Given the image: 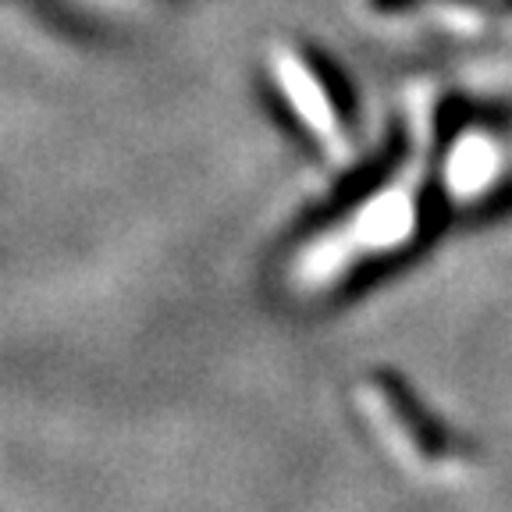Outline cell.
<instances>
[{
	"instance_id": "cell-1",
	"label": "cell",
	"mask_w": 512,
	"mask_h": 512,
	"mask_svg": "<svg viewBox=\"0 0 512 512\" xmlns=\"http://www.w3.org/2000/svg\"><path fill=\"white\" fill-rule=\"evenodd\" d=\"M274 72H278L281 93L292 100V107H296V114L306 121V128L317 132V136L324 139V146L338 150V146L345 143V136H342V128H338L335 107H331L328 93H324V86L317 82V75H310V68H306L292 50H278Z\"/></svg>"
},
{
	"instance_id": "cell-2",
	"label": "cell",
	"mask_w": 512,
	"mask_h": 512,
	"mask_svg": "<svg viewBox=\"0 0 512 512\" xmlns=\"http://www.w3.org/2000/svg\"><path fill=\"white\" fill-rule=\"evenodd\" d=\"M413 232V203L406 196H381L377 203H370L363 210L360 224H356V235L363 239V246L370 249H388L395 242H402Z\"/></svg>"
},
{
	"instance_id": "cell-3",
	"label": "cell",
	"mask_w": 512,
	"mask_h": 512,
	"mask_svg": "<svg viewBox=\"0 0 512 512\" xmlns=\"http://www.w3.org/2000/svg\"><path fill=\"white\" fill-rule=\"evenodd\" d=\"M491 175V150L484 139H463L452 153V189L477 192L484 178Z\"/></svg>"
}]
</instances>
